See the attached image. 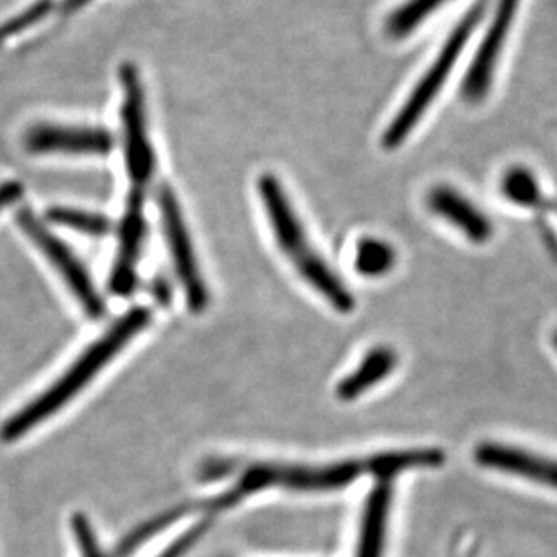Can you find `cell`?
Returning <instances> with one entry per match:
<instances>
[{"label":"cell","instance_id":"6da1fadb","mask_svg":"<svg viewBox=\"0 0 557 557\" xmlns=\"http://www.w3.org/2000/svg\"><path fill=\"white\" fill-rule=\"evenodd\" d=\"M150 321L149 310L145 308H135L129 313H125L106 335L98 338L48 392H44L40 397L35 398L33 403L27 404L18 413L8 420L0 429V438L4 442H15L24 434L29 433L32 429L37 428L38 423L53 417L57 411L70 404L133 338L144 330Z\"/></svg>","mask_w":557,"mask_h":557},{"label":"cell","instance_id":"7a4b0ae2","mask_svg":"<svg viewBox=\"0 0 557 557\" xmlns=\"http://www.w3.org/2000/svg\"><path fill=\"white\" fill-rule=\"evenodd\" d=\"M258 190L269 215L270 226L274 231L275 242L295 264L297 272L306 278V283H310L335 310L344 313L354 310V295L333 274L324 259L319 258L315 248L311 247L277 177L274 174H263L259 177Z\"/></svg>","mask_w":557,"mask_h":557},{"label":"cell","instance_id":"3957f363","mask_svg":"<svg viewBox=\"0 0 557 557\" xmlns=\"http://www.w3.org/2000/svg\"><path fill=\"white\" fill-rule=\"evenodd\" d=\"M487 0H476L471 10L467 11L463 18L458 22V26L453 29L449 38L445 40L444 48L434 60L431 67L425 71L422 81L418 82L408 102L404 103L403 109L398 111L392 125L384 133L382 144L386 149H395L403 144L404 139L411 135V131L417 127L429 106L433 103L434 98L442 91L450 71L455 70L456 62L460 59L461 51L466 48L469 38H471L478 22L482 21L485 13Z\"/></svg>","mask_w":557,"mask_h":557},{"label":"cell","instance_id":"277c9868","mask_svg":"<svg viewBox=\"0 0 557 557\" xmlns=\"http://www.w3.org/2000/svg\"><path fill=\"white\" fill-rule=\"evenodd\" d=\"M366 474L364 460H346L324 467L302 466H263L250 467L243 474L239 487L236 488L239 496L252 494L261 488L283 487L292 491H337L348 487L357 478Z\"/></svg>","mask_w":557,"mask_h":557},{"label":"cell","instance_id":"5b68a950","mask_svg":"<svg viewBox=\"0 0 557 557\" xmlns=\"http://www.w3.org/2000/svg\"><path fill=\"white\" fill-rule=\"evenodd\" d=\"M161 221L165 231L166 243L171 250L172 261L176 264L177 277L182 281L187 295V305L194 313H201L209 306V289L203 275L199 272L198 259L194 253L193 242L188 236L187 225L183 220L182 209L171 188H160L158 194Z\"/></svg>","mask_w":557,"mask_h":557},{"label":"cell","instance_id":"8992f818","mask_svg":"<svg viewBox=\"0 0 557 557\" xmlns=\"http://www.w3.org/2000/svg\"><path fill=\"white\" fill-rule=\"evenodd\" d=\"M125 98L122 108L124 120L125 163L131 182L141 188L150 182L154 172V152L150 147L145 124L144 89L139 82L138 70L133 64L122 65L120 71Z\"/></svg>","mask_w":557,"mask_h":557},{"label":"cell","instance_id":"52a82bcc","mask_svg":"<svg viewBox=\"0 0 557 557\" xmlns=\"http://www.w3.org/2000/svg\"><path fill=\"white\" fill-rule=\"evenodd\" d=\"M18 223H21L22 231L26 232L29 239L42 250L44 256L51 261L57 272L64 277L65 284L75 294L87 315L92 317V319L102 315V297L98 295L91 275L87 274L84 264L76 259L75 253L71 252L70 248L65 247L59 237H54L29 210H22L18 214Z\"/></svg>","mask_w":557,"mask_h":557},{"label":"cell","instance_id":"ba28073f","mask_svg":"<svg viewBox=\"0 0 557 557\" xmlns=\"http://www.w3.org/2000/svg\"><path fill=\"white\" fill-rule=\"evenodd\" d=\"M472 458L478 466L491 471L525 478L529 482L557 491V458L553 456L534 453L518 445L482 442L474 447Z\"/></svg>","mask_w":557,"mask_h":557},{"label":"cell","instance_id":"9c48e42d","mask_svg":"<svg viewBox=\"0 0 557 557\" xmlns=\"http://www.w3.org/2000/svg\"><path fill=\"white\" fill-rule=\"evenodd\" d=\"M520 0H499L496 16L483 38L480 51L472 60L471 70L467 73L461 87V95L469 102H480L487 97L488 87L493 84L494 70L498 64L499 54L504 51L507 33L510 32Z\"/></svg>","mask_w":557,"mask_h":557},{"label":"cell","instance_id":"30bf717a","mask_svg":"<svg viewBox=\"0 0 557 557\" xmlns=\"http://www.w3.org/2000/svg\"><path fill=\"white\" fill-rule=\"evenodd\" d=\"M24 145L33 154H109L113 150V135L98 127H65V125H35L24 136Z\"/></svg>","mask_w":557,"mask_h":557},{"label":"cell","instance_id":"8fae6325","mask_svg":"<svg viewBox=\"0 0 557 557\" xmlns=\"http://www.w3.org/2000/svg\"><path fill=\"white\" fill-rule=\"evenodd\" d=\"M145 236L144 196L135 188L125 209L124 220L120 225V248L114 263L109 288L114 295L127 297L135 289L136 263H138L141 243Z\"/></svg>","mask_w":557,"mask_h":557},{"label":"cell","instance_id":"7c38bea8","mask_svg":"<svg viewBox=\"0 0 557 557\" xmlns=\"http://www.w3.org/2000/svg\"><path fill=\"white\" fill-rule=\"evenodd\" d=\"M428 207L433 214L440 215L449 225L458 228L469 242L483 245L493 237V221L456 188L447 185L431 188L428 194Z\"/></svg>","mask_w":557,"mask_h":557},{"label":"cell","instance_id":"4fadbf2b","mask_svg":"<svg viewBox=\"0 0 557 557\" xmlns=\"http://www.w3.org/2000/svg\"><path fill=\"white\" fill-rule=\"evenodd\" d=\"M392 494V482L382 480L368 496L355 557H382L386 545Z\"/></svg>","mask_w":557,"mask_h":557},{"label":"cell","instance_id":"5bb4252c","mask_svg":"<svg viewBox=\"0 0 557 557\" xmlns=\"http://www.w3.org/2000/svg\"><path fill=\"white\" fill-rule=\"evenodd\" d=\"M398 364V355L395 349L379 346L366 355L359 368L346 376L337 387V395L344 403L357 400L360 395L370 392L371 387L381 384L384 379L392 375Z\"/></svg>","mask_w":557,"mask_h":557},{"label":"cell","instance_id":"9a60e30c","mask_svg":"<svg viewBox=\"0 0 557 557\" xmlns=\"http://www.w3.org/2000/svg\"><path fill=\"white\" fill-rule=\"evenodd\" d=\"M366 474H373L379 482L397 476L400 472L425 469V467H440L445 463V453L442 449H411L384 453V455L366 458Z\"/></svg>","mask_w":557,"mask_h":557},{"label":"cell","instance_id":"2e32d148","mask_svg":"<svg viewBox=\"0 0 557 557\" xmlns=\"http://www.w3.org/2000/svg\"><path fill=\"white\" fill-rule=\"evenodd\" d=\"M397 263V252L389 243L366 237L355 253V270L364 277H382L392 272Z\"/></svg>","mask_w":557,"mask_h":557},{"label":"cell","instance_id":"e0dca14e","mask_svg":"<svg viewBox=\"0 0 557 557\" xmlns=\"http://www.w3.org/2000/svg\"><path fill=\"white\" fill-rule=\"evenodd\" d=\"M449 0H408L387 16L386 33L392 38H406L417 29L428 16L438 11Z\"/></svg>","mask_w":557,"mask_h":557},{"label":"cell","instance_id":"ac0fdd59","mask_svg":"<svg viewBox=\"0 0 557 557\" xmlns=\"http://www.w3.org/2000/svg\"><path fill=\"white\" fill-rule=\"evenodd\" d=\"M502 193L515 205L534 209L542 201V188L529 169L515 166L502 180Z\"/></svg>","mask_w":557,"mask_h":557},{"label":"cell","instance_id":"d6986e66","mask_svg":"<svg viewBox=\"0 0 557 557\" xmlns=\"http://www.w3.org/2000/svg\"><path fill=\"white\" fill-rule=\"evenodd\" d=\"M48 220L54 225L65 226V228L89 234V236H106L111 231V223L103 215L84 212V210L67 209V207L49 209Z\"/></svg>","mask_w":557,"mask_h":557},{"label":"cell","instance_id":"ffe728a7","mask_svg":"<svg viewBox=\"0 0 557 557\" xmlns=\"http://www.w3.org/2000/svg\"><path fill=\"white\" fill-rule=\"evenodd\" d=\"M193 509V507H177V509L166 510L163 515L156 516L152 520L147 521L145 525L138 527L135 532H131L129 536L125 537L122 545L119 547V556L127 557L133 550L141 545V543L147 542L149 537L154 536L158 532L163 531L166 527L171 525L172 521L180 520L183 515H187L188 510Z\"/></svg>","mask_w":557,"mask_h":557},{"label":"cell","instance_id":"44dd1931","mask_svg":"<svg viewBox=\"0 0 557 557\" xmlns=\"http://www.w3.org/2000/svg\"><path fill=\"white\" fill-rule=\"evenodd\" d=\"M53 4L51 0H40L37 4H33L32 8H27L24 13L18 16H13L10 22H5L0 26V42L5 38L13 37L16 33L24 32L27 27H32L33 24H37L40 18L48 15Z\"/></svg>","mask_w":557,"mask_h":557},{"label":"cell","instance_id":"7402d4cb","mask_svg":"<svg viewBox=\"0 0 557 557\" xmlns=\"http://www.w3.org/2000/svg\"><path fill=\"white\" fill-rule=\"evenodd\" d=\"M71 529L75 534L76 543L81 548L82 557H108L103 554L100 543H98L97 534L92 531L91 521L87 516L78 515L71 518Z\"/></svg>","mask_w":557,"mask_h":557},{"label":"cell","instance_id":"603a6c76","mask_svg":"<svg viewBox=\"0 0 557 557\" xmlns=\"http://www.w3.org/2000/svg\"><path fill=\"white\" fill-rule=\"evenodd\" d=\"M207 527H209V521H205V523L201 521L194 529L185 532L183 536L177 537L176 542L172 543L171 547H166L165 553L158 557H182L188 548L193 547L194 543L198 542L199 537L203 536Z\"/></svg>","mask_w":557,"mask_h":557},{"label":"cell","instance_id":"cb8c5ba5","mask_svg":"<svg viewBox=\"0 0 557 557\" xmlns=\"http://www.w3.org/2000/svg\"><path fill=\"white\" fill-rule=\"evenodd\" d=\"M22 196V185L21 183H4V185H0V210H4L5 207H10V205L18 201Z\"/></svg>","mask_w":557,"mask_h":557},{"label":"cell","instance_id":"d4e9b609","mask_svg":"<svg viewBox=\"0 0 557 557\" xmlns=\"http://www.w3.org/2000/svg\"><path fill=\"white\" fill-rule=\"evenodd\" d=\"M86 2H89V0H64V4H62V10H78V8H82V5L86 4Z\"/></svg>","mask_w":557,"mask_h":557},{"label":"cell","instance_id":"484cf974","mask_svg":"<svg viewBox=\"0 0 557 557\" xmlns=\"http://www.w3.org/2000/svg\"><path fill=\"white\" fill-rule=\"evenodd\" d=\"M458 557H474V550H471V553L461 554V556Z\"/></svg>","mask_w":557,"mask_h":557},{"label":"cell","instance_id":"4316f807","mask_svg":"<svg viewBox=\"0 0 557 557\" xmlns=\"http://www.w3.org/2000/svg\"><path fill=\"white\" fill-rule=\"evenodd\" d=\"M554 346H556L557 349V332L554 333Z\"/></svg>","mask_w":557,"mask_h":557}]
</instances>
